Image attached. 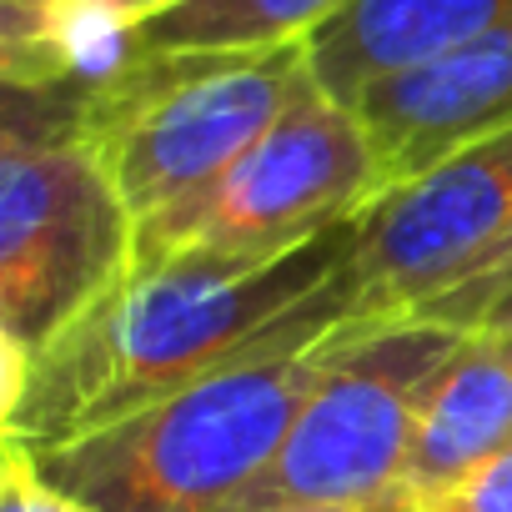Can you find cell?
Returning a JSON list of instances; mask_svg holds the SVG:
<instances>
[{"mask_svg":"<svg viewBox=\"0 0 512 512\" xmlns=\"http://www.w3.org/2000/svg\"><path fill=\"white\" fill-rule=\"evenodd\" d=\"M502 26H512V0H347L307 36V71L327 96L352 106L382 76Z\"/></svg>","mask_w":512,"mask_h":512,"instance_id":"9c48e42d","label":"cell"},{"mask_svg":"<svg viewBox=\"0 0 512 512\" xmlns=\"http://www.w3.org/2000/svg\"><path fill=\"white\" fill-rule=\"evenodd\" d=\"M0 512H96V507L76 502L61 487H51L31 467V452L6 442V447H0Z\"/></svg>","mask_w":512,"mask_h":512,"instance_id":"4fadbf2b","label":"cell"},{"mask_svg":"<svg viewBox=\"0 0 512 512\" xmlns=\"http://www.w3.org/2000/svg\"><path fill=\"white\" fill-rule=\"evenodd\" d=\"M267 512H422V497H412V492L402 487V492H387V497H372V502H337V507H267Z\"/></svg>","mask_w":512,"mask_h":512,"instance_id":"9a60e30c","label":"cell"},{"mask_svg":"<svg viewBox=\"0 0 512 512\" xmlns=\"http://www.w3.org/2000/svg\"><path fill=\"white\" fill-rule=\"evenodd\" d=\"M457 342L462 332L422 317L337 327L322 342L327 362L307 407L236 512L337 507L402 492L422 402Z\"/></svg>","mask_w":512,"mask_h":512,"instance_id":"5b68a950","label":"cell"},{"mask_svg":"<svg viewBox=\"0 0 512 512\" xmlns=\"http://www.w3.org/2000/svg\"><path fill=\"white\" fill-rule=\"evenodd\" d=\"M422 512H512V447L472 467L437 497H422Z\"/></svg>","mask_w":512,"mask_h":512,"instance_id":"5bb4252c","label":"cell"},{"mask_svg":"<svg viewBox=\"0 0 512 512\" xmlns=\"http://www.w3.org/2000/svg\"><path fill=\"white\" fill-rule=\"evenodd\" d=\"M307 86V41L151 51L76 96V131L96 146L136 221H151L226 176Z\"/></svg>","mask_w":512,"mask_h":512,"instance_id":"277c9868","label":"cell"},{"mask_svg":"<svg viewBox=\"0 0 512 512\" xmlns=\"http://www.w3.org/2000/svg\"><path fill=\"white\" fill-rule=\"evenodd\" d=\"M352 111L372 141L382 191L422 176L472 141L512 131V26L382 76L352 101Z\"/></svg>","mask_w":512,"mask_h":512,"instance_id":"ba28073f","label":"cell"},{"mask_svg":"<svg viewBox=\"0 0 512 512\" xmlns=\"http://www.w3.org/2000/svg\"><path fill=\"white\" fill-rule=\"evenodd\" d=\"M512 236V131L462 146L362 211L352 251V317L372 327L417 312Z\"/></svg>","mask_w":512,"mask_h":512,"instance_id":"52a82bcc","label":"cell"},{"mask_svg":"<svg viewBox=\"0 0 512 512\" xmlns=\"http://www.w3.org/2000/svg\"><path fill=\"white\" fill-rule=\"evenodd\" d=\"M347 0H171L131 21L136 51H267L307 41Z\"/></svg>","mask_w":512,"mask_h":512,"instance_id":"8fae6325","label":"cell"},{"mask_svg":"<svg viewBox=\"0 0 512 512\" xmlns=\"http://www.w3.org/2000/svg\"><path fill=\"white\" fill-rule=\"evenodd\" d=\"M502 447H512V337H462L422 402L402 487L437 497Z\"/></svg>","mask_w":512,"mask_h":512,"instance_id":"30bf717a","label":"cell"},{"mask_svg":"<svg viewBox=\"0 0 512 512\" xmlns=\"http://www.w3.org/2000/svg\"><path fill=\"white\" fill-rule=\"evenodd\" d=\"M106 6H111L116 16H126V21H141V16H151V11L171 6V0H106Z\"/></svg>","mask_w":512,"mask_h":512,"instance_id":"2e32d148","label":"cell"},{"mask_svg":"<svg viewBox=\"0 0 512 512\" xmlns=\"http://www.w3.org/2000/svg\"><path fill=\"white\" fill-rule=\"evenodd\" d=\"M322 342H277L106 427L26 447L31 467L96 512H236L307 407L327 362Z\"/></svg>","mask_w":512,"mask_h":512,"instance_id":"7a4b0ae2","label":"cell"},{"mask_svg":"<svg viewBox=\"0 0 512 512\" xmlns=\"http://www.w3.org/2000/svg\"><path fill=\"white\" fill-rule=\"evenodd\" d=\"M377 196L382 171L357 111L312 81L226 176L141 221L136 267L166 262L176 251L272 262L362 216Z\"/></svg>","mask_w":512,"mask_h":512,"instance_id":"8992f818","label":"cell"},{"mask_svg":"<svg viewBox=\"0 0 512 512\" xmlns=\"http://www.w3.org/2000/svg\"><path fill=\"white\" fill-rule=\"evenodd\" d=\"M407 317L452 327L462 337H512V236L487 256L477 272H467L447 292L427 297Z\"/></svg>","mask_w":512,"mask_h":512,"instance_id":"7c38bea8","label":"cell"},{"mask_svg":"<svg viewBox=\"0 0 512 512\" xmlns=\"http://www.w3.org/2000/svg\"><path fill=\"white\" fill-rule=\"evenodd\" d=\"M362 216L272 262L176 251L136 267L31 357L0 352L6 442L51 447L292 337H332L352 317Z\"/></svg>","mask_w":512,"mask_h":512,"instance_id":"6da1fadb","label":"cell"},{"mask_svg":"<svg viewBox=\"0 0 512 512\" xmlns=\"http://www.w3.org/2000/svg\"><path fill=\"white\" fill-rule=\"evenodd\" d=\"M141 221L96 146L76 96L11 91L0 131V352L31 357L136 267Z\"/></svg>","mask_w":512,"mask_h":512,"instance_id":"3957f363","label":"cell"}]
</instances>
